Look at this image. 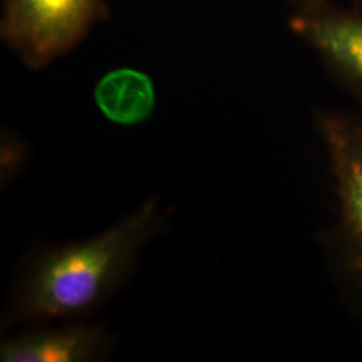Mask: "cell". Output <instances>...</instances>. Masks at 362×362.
<instances>
[{
	"mask_svg": "<svg viewBox=\"0 0 362 362\" xmlns=\"http://www.w3.org/2000/svg\"><path fill=\"white\" fill-rule=\"evenodd\" d=\"M342 1L346 3V4H350V6L362 8V0H342Z\"/></svg>",
	"mask_w": 362,
	"mask_h": 362,
	"instance_id": "8",
	"label": "cell"
},
{
	"mask_svg": "<svg viewBox=\"0 0 362 362\" xmlns=\"http://www.w3.org/2000/svg\"><path fill=\"white\" fill-rule=\"evenodd\" d=\"M109 15L106 0H4L3 43L39 70L71 52Z\"/></svg>",
	"mask_w": 362,
	"mask_h": 362,
	"instance_id": "3",
	"label": "cell"
},
{
	"mask_svg": "<svg viewBox=\"0 0 362 362\" xmlns=\"http://www.w3.org/2000/svg\"><path fill=\"white\" fill-rule=\"evenodd\" d=\"M314 125L334 196V218L325 239L329 267L362 321V109L318 107Z\"/></svg>",
	"mask_w": 362,
	"mask_h": 362,
	"instance_id": "2",
	"label": "cell"
},
{
	"mask_svg": "<svg viewBox=\"0 0 362 362\" xmlns=\"http://www.w3.org/2000/svg\"><path fill=\"white\" fill-rule=\"evenodd\" d=\"M94 101L110 122L119 127H136L146 122L155 112V83L140 70L116 69L98 81Z\"/></svg>",
	"mask_w": 362,
	"mask_h": 362,
	"instance_id": "6",
	"label": "cell"
},
{
	"mask_svg": "<svg viewBox=\"0 0 362 362\" xmlns=\"http://www.w3.org/2000/svg\"><path fill=\"white\" fill-rule=\"evenodd\" d=\"M287 1L291 6V10H296V8H300L305 6H310L313 3H317L321 0H287Z\"/></svg>",
	"mask_w": 362,
	"mask_h": 362,
	"instance_id": "7",
	"label": "cell"
},
{
	"mask_svg": "<svg viewBox=\"0 0 362 362\" xmlns=\"http://www.w3.org/2000/svg\"><path fill=\"white\" fill-rule=\"evenodd\" d=\"M112 345L101 326L76 325L28 333L1 344L3 362H83L100 360Z\"/></svg>",
	"mask_w": 362,
	"mask_h": 362,
	"instance_id": "5",
	"label": "cell"
},
{
	"mask_svg": "<svg viewBox=\"0 0 362 362\" xmlns=\"http://www.w3.org/2000/svg\"><path fill=\"white\" fill-rule=\"evenodd\" d=\"M287 26L362 109V8L321 0L291 10Z\"/></svg>",
	"mask_w": 362,
	"mask_h": 362,
	"instance_id": "4",
	"label": "cell"
},
{
	"mask_svg": "<svg viewBox=\"0 0 362 362\" xmlns=\"http://www.w3.org/2000/svg\"><path fill=\"white\" fill-rule=\"evenodd\" d=\"M163 227L151 199L106 233L39 255L18 288L11 320L49 321L90 311L124 282L141 247Z\"/></svg>",
	"mask_w": 362,
	"mask_h": 362,
	"instance_id": "1",
	"label": "cell"
}]
</instances>
